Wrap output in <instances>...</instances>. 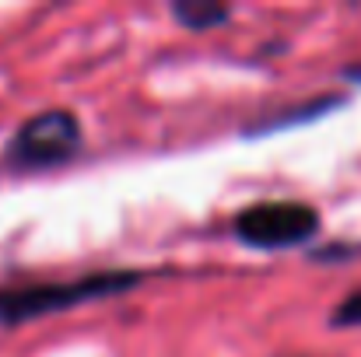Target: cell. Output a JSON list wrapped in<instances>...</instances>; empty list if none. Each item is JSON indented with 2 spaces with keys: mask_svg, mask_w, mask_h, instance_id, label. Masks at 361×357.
<instances>
[{
  "mask_svg": "<svg viewBox=\"0 0 361 357\" xmlns=\"http://www.w3.org/2000/svg\"><path fill=\"white\" fill-rule=\"evenodd\" d=\"M319 211L305 200H256L232 221V235L256 252H284L319 235Z\"/></svg>",
  "mask_w": 361,
  "mask_h": 357,
  "instance_id": "3957f363",
  "label": "cell"
},
{
  "mask_svg": "<svg viewBox=\"0 0 361 357\" xmlns=\"http://www.w3.org/2000/svg\"><path fill=\"white\" fill-rule=\"evenodd\" d=\"M344 77H348V81H355V84H361V63L358 67H348V70H344Z\"/></svg>",
  "mask_w": 361,
  "mask_h": 357,
  "instance_id": "52a82bcc",
  "label": "cell"
},
{
  "mask_svg": "<svg viewBox=\"0 0 361 357\" xmlns=\"http://www.w3.org/2000/svg\"><path fill=\"white\" fill-rule=\"evenodd\" d=\"M169 11H172V18H176L186 32L221 28V25L235 14V7H228V4H204V0H183V4H172Z\"/></svg>",
  "mask_w": 361,
  "mask_h": 357,
  "instance_id": "5b68a950",
  "label": "cell"
},
{
  "mask_svg": "<svg viewBox=\"0 0 361 357\" xmlns=\"http://www.w3.org/2000/svg\"><path fill=\"white\" fill-rule=\"evenodd\" d=\"M330 326H334V330H361V287L348 291V294L334 305Z\"/></svg>",
  "mask_w": 361,
  "mask_h": 357,
  "instance_id": "8992f818",
  "label": "cell"
},
{
  "mask_svg": "<svg viewBox=\"0 0 361 357\" xmlns=\"http://www.w3.org/2000/svg\"><path fill=\"white\" fill-rule=\"evenodd\" d=\"M147 273L140 270H92L71 280H35V284H4L0 287V326H28L46 315L71 312L102 298H120L140 287Z\"/></svg>",
  "mask_w": 361,
  "mask_h": 357,
  "instance_id": "6da1fadb",
  "label": "cell"
},
{
  "mask_svg": "<svg viewBox=\"0 0 361 357\" xmlns=\"http://www.w3.org/2000/svg\"><path fill=\"white\" fill-rule=\"evenodd\" d=\"M348 102V95H316V99H305V102H288L281 109H267L256 119L242 123V137H267V133H277V130H295V126H305V123H316V119L330 116L334 109H341Z\"/></svg>",
  "mask_w": 361,
  "mask_h": 357,
  "instance_id": "277c9868",
  "label": "cell"
},
{
  "mask_svg": "<svg viewBox=\"0 0 361 357\" xmlns=\"http://www.w3.org/2000/svg\"><path fill=\"white\" fill-rule=\"evenodd\" d=\"M85 126L71 109H42L21 119L4 144V165L11 172H53L78 158Z\"/></svg>",
  "mask_w": 361,
  "mask_h": 357,
  "instance_id": "7a4b0ae2",
  "label": "cell"
}]
</instances>
